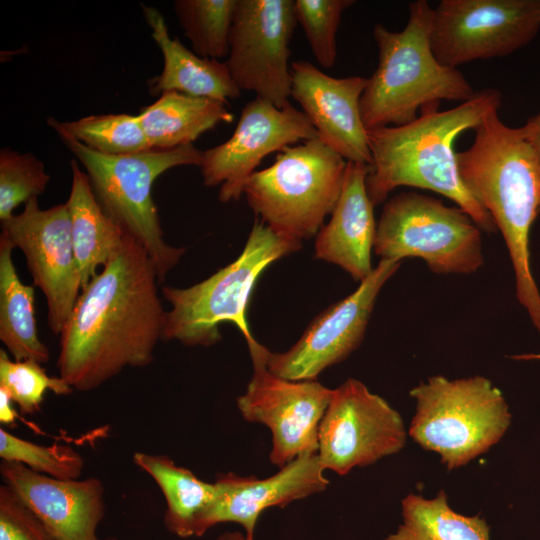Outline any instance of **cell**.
<instances>
[{"instance_id":"cell-1","label":"cell","mask_w":540,"mask_h":540,"mask_svg":"<svg viewBox=\"0 0 540 540\" xmlns=\"http://www.w3.org/2000/svg\"><path fill=\"white\" fill-rule=\"evenodd\" d=\"M158 284L151 258L126 234L81 290L59 335V376L73 390H94L127 367L152 362L166 313Z\"/></svg>"},{"instance_id":"cell-2","label":"cell","mask_w":540,"mask_h":540,"mask_svg":"<svg viewBox=\"0 0 540 540\" xmlns=\"http://www.w3.org/2000/svg\"><path fill=\"white\" fill-rule=\"evenodd\" d=\"M501 103L500 91L487 88L451 109L427 108L408 124L367 131L372 162L366 189L372 204L383 203L400 186L426 189L452 200L481 230L494 232L493 219L460 179L454 143L498 112Z\"/></svg>"},{"instance_id":"cell-3","label":"cell","mask_w":540,"mask_h":540,"mask_svg":"<svg viewBox=\"0 0 540 540\" xmlns=\"http://www.w3.org/2000/svg\"><path fill=\"white\" fill-rule=\"evenodd\" d=\"M474 131L471 146L457 153L459 176L501 232L515 272L517 299L540 331V292L529 250L531 226L540 213V161L520 127L503 123L498 112Z\"/></svg>"},{"instance_id":"cell-4","label":"cell","mask_w":540,"mask_h":540,"mask_svg":"<svg viewBox=\"0 0 540 540\" xmlns=\"http://www.w3.org/2000/svg\"><path fill=\"white\" fill-rule=\"evenodd\" d=\"M433 8L426 0L409 5L405 27L390 31L376 24L378 65L368 78L360 110L367 131L408 124L440 101L469 100L476 91L457 69L442 65L430 45Z\"/></svg>"},{"instance_id":"cell-5","label":"cell","mask_w":540,"mask_h":540,"mask_svg":"<svg viewBox=\"0 0 540 540\" xmlns=\"http://www.w3.org/2000/svg\"><path fill=\"white\" fill-rule=\"evenodd\" d=\"M54 131L85 168L104 213L145 249L162 283L184 255L185 248L165 242L152 186L171 168L200 166L203 151L189 144L169 150L150 149L111 156L91 150L61 130Z\"/></svg>"},{"instance_id":"cell-6","label":"cell","mask_w":540,"mask_h":540,"mask_svg":"<svg viewBox=\"0 0 540 540\" xmlns=\"http://www.w3.org/2000/svg\"><path fill=\"white\" fill-rule=\"evenodd\" d=\"M301 244L256 220L244 249L232 263L190 287H162L171 306L165 313L162 340L212 346L221 340L219 325L225 321L232 322L246 341L252 339L246 311L257 279L270 264L298 251Z\"/></svg>"},{"instance_id":"cell-7","label":"cell","mask_w":540,"mask_h":540,"mask_svg":"<svg viewBox=\"0 0 540 540\" xmlns=\"http://www.w3.org/2000/svg\"><path fill=\"white\" fill-rule=\"evenodd\" d=\"M347 162L319 137L278 152L244 186L251 209L278 234L301 241L318 234L339 200Z\"/></svg>"},{"instance_id":"cell-8","label":"cell","mask_w":540,"mask_h":540,"mask_svg":"<svg viewBox=\"0 0 540 540\" xmlns=\"http://www.w3.org/2000/svg\"><path fill=\"white\" fill-rule=\"evenodd\" d=\"M410 395L416 411L409 436L423 449L438 453L448 470L488 451L510 425L501 391L482 376L455 380L432 376Z\"/></svg>"},{"instance_id":"cell-9","label":"cell","mask_w":540,"mask_h":540,"mask_svg":"<svg viewBox=\"0 0 540 540\" xmlns=\"http://www.w3.org/2000/svg\"><path fill=\"white\" fill-rule=\"evenodd\" d=\"M481 231L460 207L402 192L385 202L373 249L381 259L421 258L437 274H470L484 263Z\"/></svg>"},{"instance_id":"cell-10","label":"cell","mask_w":540,"mask_h":540,"mask_svg":"<svg viewBox=\"0 0 540 540\" xmlns=\"http://www.w3.org/2000/svg\"><path fill=\"white\" fill-rule=\"evenodd\" d=\"M540 30V0H441L430 45L444 66L508 56Z\"/></svg>"},{"instance_id":"cell-11","label":"cell","mask_w":540,"mask_h":540,"mask_svg":"<svg viewBox=\"0 0 540 540\" xmlns=\"http://www.w3.org/2000/svg\"><path fill=\"white\" fill-rule=\"evenodd\" d=\"M247 342L253 374L236 399L242 417L265 425L272 434L270 462L282 468L295 458L318 451V431L333 389L316 380H288L269 371V350L254 337Z\"/></svg>"},{"instance_id":"cell-12","label":"cell","mask_w":540,"mask_h":540,"mask_svg":"<svg viewBox=\"0 0 540 540\" xmlns=\"http://www.w3.org/2000/svg\"><path fill=\"white\" fill-rule=\"evenodd\" d=\"M294 0H238L225 61L240 90L284 107L291 96Z\"/></svg>"},{"instance_id":"cell-13","label":"cell","mask_w":540,"mask_h":540,"mask_svg":"<svg viewBox=\"0 0 540 540\" xmlns=\"http://www.w3.org/2000/svg\"><path fill=\"white\" fill-rule=\"evenodd\" d=\"M406 438L400 414L349 378L332 391L319 425L317 454L325 470L345 475L399 452Z\"/></svg>"},{"instance_id":"cell-14","label":"cell","mask_w":540,"mask_h":540,"mask_svg":"<svg viewBox=\"0 0 540 540\" xmlns=\"http://www.w3.org/2000/svg\"><path fill=\"white\" fill-rule=\"evenodd\" d=\"M1 228L23 252L33 285L46 298L48 326L60 335L82 290L67 204L42 210L34 197L20 214L1 221Z\"/></svg>"},{"instance_id":"cell-15","label":"cell","mask_w":540,"mask_h":540,"mask_svg":"<svg viewBox=\"0 0 540 540\" xmlns=\"http://www.w3.org/2000/svg\"><path fill=\"white\" fill-rule=\"evenodd\" d=\"M315 138L316 129L290 102L278 108L256 97L242 108L232 136L203 151V183L207 187L220 185L218 198L223 203L239 200L246 182L266 156Z\"/></svg>"},{"instance_id":"cell-16","label":"cell","mask_w":540,"mask_h":540,"mask_svg":"<svg viewBox=\"0 0 540 540\" xmlns=\"http://www.w3.org/2000/svg\"><path fill=\"white\" fill-rule=\"evenodd\" d=\"M400 264L381 259L354 292L319 314L290 349L269 351V371L288 380H316L346 359L361 344L379 292Z\"/></svg>"},{"instance_id":"cell-17","label":"cell","mask_w":540,"mask_h":540,"mask_svg":"<svg viewBox=\"0 0 540 540\" xmlns=\"http://www.w3.org/2000/svg\"><path fill=\"white\" fill-rule=\"evenodd\" d=\"M291 96L318 137L348 162L371 165L368 132L360 110L368 78L332 77L305 60L290 65Z\"/></svg>"},{"instance_id":"cell-18","label":"cell","mask_w":540,"mask_h":540,"mask_svg":"<svg viewBox=\"0 0 540 540\" xmlns=\"http://www.w3.org/2000/svg\"><path fill=\"white\" fill-rule=\"evenodd\" d=\"M0 474L56 540H100L97 529L105 514V501L99 478L59 479L4 460Z\"/></svg>"},{"instance_id":"cell-19","label":"cell","mask_w":540,"mask_h":540,"mask_svg":"<svg viewBox=\"0 0 540 540\" xmlns=\"http://www.w3.org/2000/svg\"><path fill=\"white\" fill-rule=\"evenodd\" d=\"M317 453L301 455L265 479L219 474L216 501L207 513L204 534L220 523L241 525L245 535L254 536L257 520L271 507H285L293 501L323 492L329 485Z\"/></svg>"},{"instance_id":"cell-20","label":"cell","mask_w":540,"mask_h":540,"mask_svg":"<svg viewBox=\"0 0 540 540\" xmlns=\"http://www.w3.org/2000/svg\"><path fill=\"white\" fill-rule=\"evenodd\" d=\"M370 165L347 162L339 200L329 222L315 240V257L335 264L354 280L362 282L373 271L371 252L377 231L366 189Z\"/></svg>"},{"instance_id":"cell-21","label":"cell","mask_w":540,"mask_h":540,"mask_svg":"<svg viewBox=\"0 0 540 540\" xmlns=\"http://www.w3.org/2000/svg\"><path fill=\"white\" fill-rule=\"evenodd\" d=\"M142 11L151 36L163 55V69L148 81L152 95L168 91L204 97L228 104L239 98L240 88L234 82L225 62L204 58L187 49L177 38L172 39L165 19L154 7L142 4Z\"/></svg>"},{"instance_id":"cell-22","label":"cell","mask_w":540,"mask_h":540,"mask_svg":"<svg viewBox=\"0 0 540 540\" xmlns=\"http://www.w3.org/2000/svg\"><path fill=\"white\" fill-rule=\"evenodd\" d=\"M132 460L155 481L165 498L166 529L181 538L204 535L205 517L218 495L215 482L201 480L167 455L138 451Z\"/></svg>"},{"instance_id":"cell-23","label":"cell","mask_w":540,"mask_h":540,"mask_svg":"<svg viewBox=\"0 0 540 540\" xmlns=\"http://www.w3.org/2000/svg\"><path fill=\"white\" fill-rule=\"evenodd\" d=\"M226 103L183 94L164 92L137 115L151 149L169 150L193 144L220 123H231L234 115Z\"/></svg>"},{"instance_id":"cell-24","label":"cell","mask_w":540,"mask_h":540,"mask_svg":"<svg viewBox=\"0 0 540 540\" xmlns=\"http://www.w3.org/2000/svg\"><path fill=\"white\" fill-rule=\"evenodd\" d=\"M72 183L66 202L71 219V239L78 265L81 289L97 275L122 246L126 233L100 207L89 178L71 161Z\"/></svg>"},{"instance_id":"cell-25","label":"cell","mask_w":540,"mask_h":540,"mask_svg":"<svg viewBox=\"0 0 540 540\" xmlns=\"http://www.w3.org/2000/svg\"><path fill=\"white\" fill-rule=\"evenodd\" d=\"M8 237L0 235V340L13 360H35L41 364L50 358L48 347L40 340L34 311V286L18 277Z\"/></svg>"},{"instance_id":"cell-26","label":"cell","mask_w":540,"mask_h":540,"mask_svg":"<svg viewBox=\"0 0 540 540\" xmlns=\"http://www.w3.org/2000/svg\"><path fill=\"white\" fill-rule=\"evenodd\" d=\"M402 516L403 523L384 540H490L486 520L454 511L443 490L433 499L407 495L402 500Z\"/></svg>"},{"instance_id":"cell-27","label":"cell","mask_w":540,"mask_h":540,"mask_svg":"<svg viewBox=\"0 0 540 540\" xmlns=\"http://www.w3.org/2000/svg\"><path fill=\"white\" fill-rule=\"evenodd\" d=\"M53 130H61L91 150L111 156L150 150L137 115H89L68 122L47 119Z\"/></svg>"},{"instance_id":"cell-28","label":"cell","mask_w":540,"mask_h":540,"mask_svg":"<svg viewBox=\"0 0 540 540\" xmlns=\"http://www.w3.org/2000/svg\"><path fill=\"white\" fill-rule=\"evenodd\" d=\"M237 1H174L175 14L194 53L217 60L228 56L229 36Z\"/></svg>"},{"instance_id":"cell-29","label":"cell","mask_w":540,"mask_h":540,"mask_svg":"<svg viewBox=\"0 0 540 540\" xmlns=\"http://www.w3.org/2000/svg\"><path fill=\"white\" fill-rule=\"evenodd\" d=\"M0 389L9 395L23 414L37 412L47 391L57 395L73 391L60 376H49L41 363L11 360L3 349L0 350Z\"/></svg>"},{"instance_id":"cell-30","label":"cell","mask_w":540,"mask_h":540,"mask_svg":"<svg viewBox=\"0 0 540 540\" xmlns=\"http://www.w3.org/2000/svg\"><path fill=\"white\" fill-rule=\"evenodd\" d=\"M0 457L59 479H79L85 465L82 456L70 446L40 445L3 428H0Z\"/></svg>"},{"instance_id":"cell-31","label":"cell","mask_w":540,"mask_h":540,"mask_svg":"<svg viewBox=\"0 0 540 540\" xmlns=\"http://www.w3.org/2000/svg\"><path fill=\"white\" fill-rule=\"evenodd\" d=\"M50 176L44 163L31 153L10 148L0 151V220L10 218L21 204L42 194Z\"/></svg>"},{"instance_id":"cell-32","label":"cell","mask_w":540,"mask_h":540,"mask_svg":"<svg viewBox=\"0 0 540 540\" xmlns=\"http://www.w3.org/2000/svg\"><path fill=\"white\" fill-rule=\"evenodd\" d=\"M295 15L304 31L313 56L323 68H331L337 58L336 35L341 18L353 0H294Z\"/></svg>"},{"instance_id":"cell-33","label":"cell","mask_w":540,"mask_h":540,"mask_svg":"<svg viewBox=\"0 0 540 540\" xmlns=\"http://www.w3.org/2000/svg\"><path fill=\"white\" fill-rule=\"evenodd\" d=\"M0 540H56L7 485L0 486Z\"/></svg>"},{"instance_id":"cell-34","label":"cell","mask_w":540,"mask_h":540,"mask_svg":"<svg viewBox=\"0 0 540 540\" xmlns=\"http://www.w3.org/2000/svg\"><path fill=\"white\" fill-rule=\"evenodd\" d=\"M520 129L540 161V109Z\"/></svg>"},{"instance_id":"cell-35","label":"cell","mask_w":540,"mask_h":540,"mask_svg":"<svg viewBox=\"0 0 540 540\" xmlns=\"http://www.w3.org/2000/svg\"><path fill=\"white\" fill-rule=\"evenodd\" d=\"M9 395L0 389V422L4 425H13L16 420V410Z\"/></svg>"},{"instance_id":"cell-36","label":"cell","mask_w":540,"mask_h":540,"mask_svg":"<svg viewBox=\"0 0 540 540\" xmlns=\"http://www.w3.org/2000/svg\"><path fill=\"white\" fill-rule=\"evenodd\" d=\"M244 534L239 531L225 532L221 534L216 540H241ZM106 540H119L116 538H109Z\"/></svg>"},{"instance_id":"cell-37","label":"cell","mask_w":540,"mask_h":540,"mask_svg":"<svg viewBox=\"0 0 540 540\" xmlns=\"http://www.w3.org/2000/svg\"><path fill=\"white\" fill-rule=\"evenodd\" d=\"M512 358L517 360H540V354H522L512 356Z\"/></svg>"},{"instance_id":"cell-38","label":"cell","mask_w":540,"mask_h":540,"mask_svg":"<svg viewBox=\"0 0 540 540\" xmlns=\"http://www.w3.org/2000/svg\"><path fill=\"white\" fill-rule=\"evenodd\" d=\"M241 540H254V536H247L244 534L243 538Z\"/></svg>"}]
</instances>
